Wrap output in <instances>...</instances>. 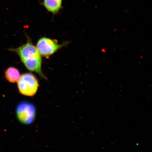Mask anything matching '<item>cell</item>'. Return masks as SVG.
Wrapping results in <instances>:
<instances>
[{"mask_svg":"<svg viewBox=\"0 0 152 152\" xmlns=\"http://www.w3.org/2000/svg\"><path fill=\"white\" fill-rule=\"evenodd\" d=\"M62 1L63 0H43L42 4L47 11L55 15L62 9Z\"/></svg>","mask_w":152,"mask_h":152,"instance_id":"cell-5","label":"cell"},{"mask_svg":"<svg viewBox=\"0 0 152 152\" xmlns=\"http://www.w3.org/2000/svg\"><path fill=\"white\" fill-rule=\"evenodd\" d=\"M18 86L20 94L26 96H32L37 93L39 83L37 77L33 74L26 73L20 75Z\"/></svg>","mask_w":152,"mask_h":152,"instance_id":"cell-2","label":"cell"},{"mask_svg":"<svg viewBox=\"0 0 152 152\" xmlns=\"http://www.w3.org/2000/svg\"><path fill=\"white\" fill-rule=\"evenodd\" d=\"M6 78L9 82L15 83L18 82L20 77L19 70L14 67H10L5 72Z\"/></svg>","mask_w":152,"mask_h":152,"instance_id":"cell-6","label":"cell"},{"mask_svg":"<svg viewBox=\"0 0 152 152\" xmlns=\"http://www.w3.org/2000/svg\"><path fill=\"white\" fill-rule=\"evenodd\" d=\"M9 50L16 53L23 63L29 71L36 72L43 78L47 80L42 69L41 56L37 47L28 39L27 42L16 48Z\"/></svg>","mask_w":152,"mask_h":152,"instance_id":"cell-1","label":"cell"},{"mask_svg":"<svg viewBox=\"0 0 152 152\" xmlns=\"http://www.w3.org/2000/svg\"><path fill=\"white\" fill-rule=\"evenodd\" d=\"M69 42H66L62 44H59L56 40L42 37L38 41L37 48L41 56L48 58L59 49L65 46Z\"/></svg>","mask_w":152,"mask_h":152,"instance_id":"cell-3","label":"cell"},{"mask_svg":"<svg viewBox=\"0 0 152 152\" xmlns=\"http://www.w3.org/2000/svg\"><path fill=\"white\" fill-rule=\"evenodd\" d=\"M17 113L20 121L28 124L34 120L35 114V108L31 104L27 102H22L18 106Z\"/></svg>","mask_w":152,"mask_h":152,"instance_id":"cell-4","label":"cell"}]
</instances>
